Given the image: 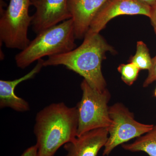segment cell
<instances>
[{"label": "cell", "instance_id": "1", "mask_svg": "<svg viewBox=\"0 0 156 156\" xmlns=\"http://www.w3.org/2000/svg\"><path fill=\"white\" fill-rule=\"evenodd\" d=\"M78 116L75 107L53 103L37 113L34 133L39 156H54L62 146L77 137Z\"/></svg>", "mask_w": 156, "mask_h": 156}, {"label": "cell", "instance_id": "2", "mask_svg": "<svg viewBox=\"0 0 156 156\" xmlns=\"http://www.w3.org/2000/svg\"><path fill=\"white\" fill-rule=\"evenodd\" d=\"M107 52H115L99 34L86 35L82 44L72 51L48 57L44 66L62 65L79 74L93 89L103 92L107 84L101 71V62Z\"/></svg>", "mask_w": 156, "mask_h": 156}, {"label": "cell", "instance_id": "3", "mask_svg": "<svg viewBox=\"0 0 156 156\" xmlns=\"http://www.w3.org/2000/svg\"><path fill=\"white\" fill-rule=\"evenodd\" d=\"M72 18L45 30L37 35L28 46L15 56L17 66L24 69L45 56H54L76 48Z\"/></svg>", "mask_w": 156, "mask_h": 156}, {"label": "cell", "instance_id": "4", "mask_svg": "<svg viewBox=\"0 0 156 156\" xmlns=\"http://www.w3.org/2000/svg\"><path fill=\"white\" fill-rule=\"evenodd\" d=\"M81 88L82 98L76 106L78 116L77 136L94 129L109 128L112 122L109 115L108 104L111 95L108 90L98 92L85 80L81 83Z\"/></svg>", "mask_w": 156, "mask_h": 156}, {"label": "cell", "instance_id": "5", "mask_svg": "<svg viewBox=\"0 0 156 156\" xmlns=\"http://www.w3.org/2000/svg\"><path fill=\"white\" fill-rule=\"evenodd\" d=\"M31 0H10L5 10H2L0 18V39L7 48L22 50L30 41L28 28L32 16L29 14Z\"/></svg>", "mask_w": 156, "mask_h": 156}, {"label": "cell", "instance_id": "6", "mask_svg": "<svg viewBox=\"0 0 156 156\" xmlns=\"http://www.w3.org/2000/svg\"><path fill=\"white\" fill-rule=\"evenodd\" d=\"M109 115L112 124L108 128V137L104 147L103 156H108L120 144L146 134L154 125L136 121L134 114L124 104L116 103L109 107Z\"/></svg>", "mask_w": 156, "mask_h": 156}, {"label": "cell", "instance_id": "7", "mask_svg": "<svg viewBox=\"0 0 156 156\" xmlns=\"http://www.w3.org/2000/svg\"><path fill=\"white\" fill-rule=\"evenodd\" d=\"M151 11V7L139 0H107L94 17L86 35L99 34L110 20L117 16L143 15L150 18Z\"/></svg>", "mask_w": 156, "mask_h": 156}, {"label": "cell", "instance_id": "8", "mask_svg": "<svg viewBox=\"0 0 156 156\" xmlns=\"http://www.w3.org/2000/svg\"><path fill=\"white\" fill-rule=\"evenodd\" d=\"M31 5L36 9L31 25L37 34L72 18L68 0H31Z\"/></svg>", "mask_w": 156, "mask_h": 156}, {"label": "cell", "instance_id": "9", "mask_svg": "<svg viewBox=\"0 0 156 156\" xmlns=\"http://www.w3.org/2000/svg\"><path fill=\"white\" fill-rule=\"evenodd\" d=\"M108 137V128H99L87 131L66 144L65 156H97L104 147Z\"/></svg>", "mask_w": 156, "mask_h": 156}, {"label": "cell", "instance_id": "10", "mask_svg": "<svg viewBox=\"0 0 156 156\" xmlns=\"http://www.w3.org/2000/svg\"><path fill=\"white\" fill-rule=\"evenodd\" d=\"M107 0H68L76 39L84 38L98 11Z\"/></svg>", "mask_w": 156, "mask_h": 156}, {"label": "cell", "instance_id": "11", "mask_svg": "<svg viewBox=\"0 0 156 156\" xmlns=\"http://www.w3.org/2000/svg\"><path fill=\"white\" fill-rule=\"evenodd\" d=\"M44 60L40 59L36 66L30 72L19 79L13 80H0V107L10 108L18 112L28 111L30 105L26 101L16 95L15 88L21 82L33 79L44 67Z\"/></svg>", "mask_w": 156, "mask_h": 156}, {"label": "cell", "instance_id": "12", "mask_svg": "<svg viewBox=\"0 0 156 156\" xmlns=\"http://www.w3.org/2000/svg\"><path fill=\"white\" fill-rule=\"evenodd\" d=\"M122 147L132 152L143 151L149 156H156V125L149 132L137 137L134 142L122 144Z\"/></svg>", "mask_w": 156, "mask_h": 156}, {"label": "cell", "instance_id": "13", "mask_svg": "<svg viewBox=\"0 0 156 156\" xmlns=\"http://www.w3.org/2000/svg\"><path fill=\"white\" fill-rule=\"evenodd\" d=\"M130 62L134 63L140 70H149L152 64V58L146 45L141 41L137 42L136 53L131 58Z\"/></svg>", "mask_w": 156, "mask_h": 156}, {"label": "cell", "instance_id": "14", "mask_svg": "<svg viewBox=\"0 0 156 156\" xmlns=\"http://www.w3.org/2000/svg\"><path fill=\"white\" fill-rule=\"evenodd\" d=\"M118 71L121 75L122 80L128 86H131L138 77L140 69L132 62L120 65Z\"/></svg>", "mask_w": 156, "mask_h": 156}, {"label": "cell", "instance_id": "15", "mask_svg": "<svg viewBox=\"0 0 156 156\" xmlns=\"http://www.w3.org/2000/svg\"><path fill=\"white\" fill-rule=\"evenodd\" d=\"M156 81V56L152 58L151 66L148 70V74L143 83V87H148Z\"/></svg>", "mask_w": 156, "mask_h": 156}, {"label": "cell", "instance_id": "16", "mask_svg": "<svg viewBox=\"0 0 156 156\" xmlns=\"http://www.w3.org/2000/svg\"><path fill=\"white\" fill-rule=\"evenodd\" d=\"M20 156H39L37 146H32L26 150Z\"/></svg>", "mask_w": 156, "mask_h": 156}, {"label": "cell", "instance_id": "17", "mask_svg": "<svg viewBox=\"0 0 156 156\" xmlns=\"http://www.w3.org/2000/svg\"><path fill=\"white\" fill-rule=\"evenodd\" d=\"M150 18L152 26L156 25V4L151 7Z\"/></svg>", "mask_w": 156, "mask_h": 156}, {"label": "cell", "instance_id": "18", "mask_svg": "<svg viewBox=\"0 0 156 156\" xmlns=\"http://www.w3.org/2000/svg\"><path fill=\"white\" fill-rule=\"evenodd\" d=\"M148 5L152 7L156 4V0H139Z\"/></svg>", "mask_w": 156, "mask_h": 156}, {"label": "cell", "instance_id": "19", "mask_svg": "<svg viewBox=\"0 0 156 156\" xmlns=\"http://www.w3.org/2000/svg\"><path fill=\"white\" fill-rule=\"evenodd\" d=\"M153 26L154 30L156 34V25Z\"/></svg>", "mask_w": 156, "mask_h": 156}, {"label": "cell", "instance_id": "20", "mask_svg": "<svg viewBox=\"0 0 156 156\" xmlns=\"http://www.w3.org/2000/svg\"><path fill=\"white\" fill-rule=\"evenodd\" d=\"M154 96L156 97V88L154 92Z\"/></svg>", "mask_w": 156, "mask_h": 156}]
</instances>
